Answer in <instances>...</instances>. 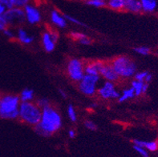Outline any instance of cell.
<instances>
[{
	"label": "cell",
	"instance_id": "obj_16",
	"mask_svg": "<svg viewBox=\"0 0 158 157\" xmlns=\"http://www.w3.org/2000/svg\"><path fill=\"white\" fill-rule=\"evenodd\" d=\"M132 142L133 145H137L144 147L145 149L148 150L150 152H155L158 150V140L146 141V140H142V139H132Z\"/></svg>",
	"mask_w": 158,
	"mask_h": 157
},
{
	"label": "cell",
	"instance_id": "obj_17",
	"mask_svg": "<svg viewBox=\"0 0 158 157\" xmlns=\"http://www.w3.org/2000/svg\"><path fill=\"white\" fill-rule=\"evenodd\" d=\"M142 12L144 14H155L158 11V0H140Z\"/></svg>",
	"mask_w": 158,
	"mask_h": 157
},
{
	"label": "cell",
	"instance_id": "obj_26",
	"mask_svg": "<svg viewBox=\"0 0 158 157\" xmlns=\"http://www.w3.org/2000/svg\"><path fill=\"white\" fill-rule=\"evenodd\" d=\"M35 103L37 104V105L41 108V109H44L45 107H48L49 106L52 105V102L51 100L46 97H42L39 98L35 100Z\"/></svg>",
	"mask_w": 158,
	"mask_h": 157
},
{
	"label": "cell",
	"instance_id": "obj_29",
	"mask_svg": "<svg viewBox=\"0 0 158 157\" xmlns=\"http://www.w3.org/2000/svg\"><path fill=\"white\" fill-rule=\"evenodd\" d=\"M86 34H84V33L80 31H72L69 33V37H70L72 40L76 41V42H79L80 40H81L83 38L86 37Z\"/></svg>",
	"mask_w": 158,
	"mask_h": 157
},
{
	"label": "cell",
	"instance_id": "obj_31",
	"mask_svg": "<svg viewBox=\"0 0 158 157\" xmlns=\"http://www.w3.org/2000/svg\"><path fill=\"white\" fill-rule=\"evenodd\" d=\"M148 73H149V72H148V71H140V72L137 71V72H136V75L134 76L133 79H135L136 80H139V81L144 82Z\"/></svg>",
	"mask_w": 158,
	"mask_h": 157
},
{
	"label": "cell",
	"instance_id": "obj_34",
	"mask_svg": "<svg viewBox=\"0 0 158 157\" xmlns=\"http://www.w3.org/2000/svg\"><path fill=\"white\" fill-rule=\"evenodd\" d=\"M6 27H8V24L6 19L4 15H0V31H2Z\"/></svg>",
	"mask_w": 158,
	"mask_h": 157
},
{
	"label": "cell",
	"instance_id": "obj_2",
	"mask_svg": "<svg viewBox=\"0 0 158 157\" xmlns=\"http://www.w3.org/2000/svg\"><path fill=\"white\" fill-rule=\"evenodd\" d=\"M111 64L120 80H130L133 79L138 71L137 64L130 56L121 55L113 58L110 61Z\"/></svg>",
	"mask_w": 158,
	"mask_h": 157
},
{
	"label": "cell",
	"instance_id": "obj_20",
	"mask_svg": "<svg viewBox=\"0 0 158 157\" xmlns=\"http://www.w3.org/2000/svg\"><path fill=\"white\" fill-rule=\"evenodd\" d=\"M127 0H108L106 2V7L114 11H124Z\"/></svg>",
	"mask_w": 158,
	"mask_h": 157
},
{
	"label": "cell",
	"instance_id": "obj_37",
	"mask_svg": "<svg viewBox=\"0 0 158 157\" xmlns=\"http://www.w3.org/2000/svg\"><path fill=\"white\" fill-rule=\"evenodd\" d=\"M58 92L60 94V96L64 99V100H66L68 99V93L65 90H64L63 88H59L58 89Z\"/></svg>",
	"mask_w": 158,
	"mask_h": 157
},
{
	"label": "cell",
	"instance_id": "obj_23",
	"mask_svg": "<svg viewBox=\"0 0 158 157\" xmlns=\"http://www.w3.org/2000/svg\"><path fill=\"white\" fill-rule=\"evenodd\" d=\"M64 16L65 17V19H66V20L68 21V23L75 24V25H76V26L82 27H88V25H87L86 23H84V22L80 21V19H76V17H74V16L70 15V14H64Z\"/></svg>",
	"mask_w": 158,
	"mask_h": 157
},
{
	"label": "cell",
	"instance_id": "obj_30",
	"mask_svg": "<svg viewBox=\"0 0 158 157\" xmlns=\"http://www.w3.org/2000/svg\"><path fill=\"white\" fill-rule=\"evenodd\" d=\"M133 149L141 157H149V151L145 149L144 147L137 145H133Z\"/></svg>",
	"mask_w": 158,
	"mask_h": 157
},
{
	"label": "cell",
	"instance_id": "obj_21",
	"mask_svg": "<svg viewBox=\"0 0 158 157\" xmlns=\"http://www.w3.org/2000/svg\"><path fill=\"white\" fill-rule=\"evenodd\" d=\"M21 102H31L35 100V91L31 88H24L19 95Z\"/></svg>",
	"mask_w": 158,
	"mask_h": 157
},
{
	"label": "cell",
	"instance_id": "obj_42",
	"mask_svg": "<svg viewBox=\"0 0 158 157\" xmlns=\"http://www.w3.org/2000/svg\"><path fill=\"white\" fill-rule=\"evenodd\" d=\"M1 99H2V96H0V106H1Z\"/></svg>",
	"mask_w": 158,
	"mask_h": 157
},
{
	"label": "cell",
	"instance_id": "obj_38",
	"mask_svg": "<svg viewBox=\"0 0 158 157\" xmlns=\"http://www.w3.org/2000/svg\"><path fill=\"white\" fill-rule=\"evenodd\" d=\"M152 79H153V76H152V74L151 72L148 74V76H147L146 79L144 80V83H147V84H150L151 82L152 81Z\"/></svg>",
	"mask_w": 158,
	"mask_h": 157
},
{
	"label": "cell",
	"instance_id": "obj_40",
	"mask_svg": "<svg viewBox=\"0 0 158 157\" xmlns=\"http://www.w3.org/2000/svg\"><path fill=\"white\" fill-rule=\"evenodd\" d=\"M91 107H92V108H96V107H97V104H96V103H92V104H91Z\"/></svg>",
	"mask_w": 158,
	"mask_h": 157
},
{
	"label": "cell",
	"instance_id": "obj_41",
	"mask_svg": "<svg viewBox=\"0 0 158 157\" xmlns=\"http://www.w3.org/2000/svg\"><path fill=\"white\" fill-rule=\"evenodd\" d=\"M74 1H77V2H86L88 0H74Z\"/></svg>",
	"mask_w": 158,
	"mask_h": 157
},
{
	"label": "cell",
	"instance_id": "obj_27",
	"mask_svg": "<svg viewBox=\"0 0 158 157\" xmlns=\"http://www.w3.org/2000/svg\"><path fill=\"white\" fill-rule=\"evenodd\" d=\"M84 126L85 128L92 131H96L98 129L97 124L94 121H92V119H85L84 121Z\"/></svg>",
	"mask_w": 158,
	"mask_h": 157
},
{
	"label": "cell",
	"instance_id": "obj_32",
	"mask_svg": "<svg viewBox=\"0 0 158 157\" xmlns=\"http://www.w3.org/2000/svg\"><path fill=\"white\" fill-rule=\"evenodd\" d=\"M2 33L6 38L9 39H16V33H15V31L12 29H10L9 27H6L3 31H2Z\"/></svg>",
	"mask_w": 158,
	"mask_h": 157
},
{
	"label": "cell",
	"instance_id": "obj_43",
	"mask_svg": "<svg viewBox=\"0 0 158 157\" xmlns=\"http://www.w3.org/2000/svg\"><path fill=\"white\" fill-rule=\"evenodd\" d=\"M102 1H104V2H107L108 0H102Z\"/></svg>",
	"mask_w": 158,
	"mask_h": 157
},
{
	"label": "cell",
	"instance_id": "obj_14",
	"mask_svg": "<svg viewBox=\"0 0 158 157\" xmlns=\"http://www.w3.org/2000/svg\"><path fill=\"white\" fill-rule=\"evenodd\" d=\"M16 39L23 45L28 46L33 43L35 39L33 36L29 35V33L23 27H19L16 32Z\"/></svg>",
	"mask_w": 158,
	"mask_h": 157
},
{
	"label": "cell",
	"instance_id": "obj_39",
	"mask_svg": "<svg viewBox=\"0 0 158 157\" xmlns=\"http://www.w3.org/2000/svg\"><path fill=\"white\" fill-rule=\"evenodd\" d=\"M6 10H7V9H6L2 4L0 3V15H3V14H5V12L6 11Z\"/></svg>",
	"mask_w": 158,
	"mask_h": 157
},
{
	"label": "cell",
	"instance_id": "obj_8",
	"mask_svg": "<svg viewBox=\"0 0 158 157\" xmlns=\"http://www.w3.org/2000/svg\"><path fill=\"white\" fill-rule=\"evenodd\" d=\"M60 39V35L53 29H47L42 33L41 43L44 50L47 53H52L56 49V43Z\"/></svg>",
	"mask_w": 158,
	"mask_h": 157
},
{
	"label": "cell",
	"instance_id": "obj_36",
	"mask_svg": "<svg viewBox=\"0 0 158 157\" xmlns=\"http://www.w3.org/2000/svg\"><path fill=\"white\" fill-rule=\"evenodd\" d=\"M68 135L70 139H75L76 136V131L74 128H70L68 131Z\"/></svg>",
	"mask_w": 158,
	"mask_h": 157
},
{
	"label": "cell",
	"instance_id": "obj_10",
	"mask_svg": "<svg viewBox=\"0 0 158 157\" xmlns=\"http://www.w3.org/2000/svg\"><path fill=\"white\" fill-rule=\"evenodd\" d=\"M26 22L30 25H38L42 22L43 16L41 11L34 4H28L23 8Z\"/></svg>",
	"mask_w": 158,
	"mask_h": 157
},
{
	"label": "cell",
	"instance_id": "obj_9",
	"mask_svg": "<svg viewBox=\"0 0 158 157\" xmlns=\"http://www.w3.org/2000/svg\"><path fill=\"white\" fill-rule=\"evenodd\" d=\"M3 15L7 22L8 27L20 26L26 22L25 13L23 8L13 6L12 8L7 9Z\"/></svg>",
	"mask_w": 158,
	"mask_h": 157
},
{
	"label": "cell",
	"instance_id": "obj_25",
	"mask_svg": "<svg viewBox=\"0 0 158 157\" xmlns=\"http://www.w3.org/2000/svg\"><path fill=\"white\" fill-rule=\"evenodd\" d=\"M85 3L88 6L95 8H104L106 7V2L102 0H88Z\"/></svg>",
	"mask_w": 158,
	"mask_h": 157
},
{
	"label": "cell",
	"instance_id": "obj_12",
	"mask_svg": "<svg viewBox=\"0 0 158 157\" xmlns=\"http://www.w3.org/2000/svg\"><path fill=\"white\" fill-rule=\"evenodd\" d=\"M50 19L53 25H55L56 27L60 28V29H64L68 26V23L64 16V14L59 11L58 10L55 9V8L51 10Z\"/></svg>",
	"mask_w": 158,
	"mask_h": 157
},
{
	"label": "cell",
	"instance_id": "obj_3",
	"mask_svg": "<svg viewBox=\"0 0 158 157\" xmlns=\"http://www.w3.org/2000/svg\"><path fill=\"white\" fill-rule=\"evenodd\" d=\"M42 109L35 101L21 102L19 109V119L25 124L34 127L40 122Z\"/></svg>",
	"mask_w": 158,
	"mask_h": 157
},
{
	"label": "cell",
	"instance_id": "obj_6",
	"mask_svg": "<svg viewBox=\"0 0 158 157\" xmlns=\"http://www.w3.org/2000/svg\"><path fill=\"white\" fill-rule=\"evenodd\" d=\"M85 63L79 58H71L66 64V73L68 78L76 84L81 80L84 76Z\"/></svg>",
	"mask_w": 158,
	"mask_h": 157
},
{
	"label": "cell",
	"instance_id": "obj_5",
	"mask_svg": "<svg viewBox=\"0 0 158 157\" xmlns=\"http://www.w3.org/2000/svg\"><path fill=\"white\" fill-rule=\"evenodd\" d=\"M100 76H92L85 74L79 83H77V88L80 92L88 97H94L97 94L99 84L100 81Z\"/></svg>",
	"mask_w": 158,
	"mask_h": 157
},
{
	"label": "cell",
	"instance_id": "obj_24",
	"mask_svg": "<svg viewBox=\"0 0 158 157\" xmlns=\"http://www.w3.org/2000/svg\"><path fill=\"white\" fill-rule=\"evenodd\" d=\"M133 52L137 54V55H139V56H147L150 55L152 50H151L150 48H148L147 46H138L135 47L133 48Z\"/></svg>",
	"mask_w": 158,
	"mask_h": 157
},
{
	"label": "cell",
	"instance_id": "obj_19",
	"mask_svg": "<svg viewBox=\"0 0 158 157\" xmlns=\"http://www.w3.org/2000/svg\"><path fill=\"white\" fill-rule=\"evenodd\" d=\"M135 97H136V95H135L134 91L132 88V87L129 85V87L124 88L121 90L117 102L120 103V104H122V103H124V102L133 100Z\"/></svg>",
	"mask_w": 158,
	"mask_h": 157
},
{
	"label": "cell",
	"instance_id": "obj_33",
	"mask_svg": "<svg viewBox=\"0 0 158 157\" xmlns=\"http://www.w3.org/2000/svg\"><path fill=\"white\" fill-rule=\"evenodd\" d=\"M79 43L81 44V45H84V46H89L92 43V39L89 37V36L87 35L86 37L83 38L82 39L79 41Z\"/></svg>",
	"mask_w": 158,
	"mask_h": 157
},
{
	"label": "cell",
	"instance_id": "obj_35",
	"mask_svg": "<svg viewBox=\"0 0 158 157\" xmlns=\"http://www.w3.org/2000/svg\"><path fill=\"white\" fill-rule=\"evenodd\" d=\"M0 3L2 4L6 9H10L13 7L12 0H0Z\"/></svg>",
	"mask_w": 158,
	"mask_h": 157
},
{
	"label": "cell",
	"instance_id": "obj_22",
	"mask_svg": "<svg viewBox=\"0 0 158 157\" xmlns=\"http://www.w3.org/2000/svg\"><path fill=\"white\" fill-rule=\"evenodd\" d=\"M67 113H68V117L71 122L76 123L78 119L77 113H76V108L72 104H69L67 107Z\"/></svg>",
	"mask_w": 158,
	"mask_h": 157
},
{
	"label": "cell",
	"instance_id": "obj_11",
	"mask_svg": "<svg viewBox=\"0 0 158 157\" xmlns=\"http://www.w3.org/2000/svg\"><path fill=\"white\" fill-rule=\"evenodd\" d=\"M99 75H100V78L104 80V81L113 82L116 84L120 80V78L119 77L115 69L112 66L110 61L103 62L100 71H99Z\"/></svg>",
	"mask_w": 158,
	"mask_h": 157
},
{
	"label": "cell",
	"instance_id": "obj_1",
	"mask_svg": "<svg viewBox=\"0 0 158 157\" xmlns=\"http://www.w3.org/2000/svg\"><path fill=\"white\" fill-rule=\"evenodd\" d=\"M62 127V115L57 108L51 105L42 109L41 119L34 127V130L37 135L42 137H50L60 131Z\"/></svg>",
	"mask_w": 158,
	"mask_h": 157
},
{
	"label": "cell",
	"instance_id": "obj_18",
	"mask_svg": "<svg viewBox=\"0 0 158 157\" xmlns=\"http://www.w3.org/2000/svg\"><path fill=\"white\" fill-rule=\"evenodd\" d=\"M124 11L135 14H142V6L140 0H127Z\"/></svg>",
	"mask_w": 158,
	"mask_h": 157
},
{
	"label": "cell",
	"instance_id": "obj_7",
	"mask_svg": "<svg viewBox=\"0 0 158 157\" xmlns=\"http://www.w3.org/2000/svg\"><path fill=\"white\" fill-rule=\"evenodd\" d=\"M120 92L116 87V83L109 81H104L97 90V96L100 99L106 101L117 100L120 96Z\"/></svg>",
	"mask_w": 158,
	"mask_h": 157
},
{
	"label": "cell",
	"instance_id": "obj_15",
	"mask_svg": "<svg viewBox=\"0 0 158 157\" xmlns=\"http://www.w3.org/2000/svg\"><path fill=\"white\" fill-rule=\"evenodd\" d=\"M103 60H94V61H88L85 63L84 65V72L87 75L92 76H98L99 71L103 64ZM100 76V75H99Z\"/></svg>",
	"mask_w": 158,
	"mask_h": 157
},
{
	"label": "cell",
	"instance_id": "obj_28",
	"mask_svg": "<svg viewBox=\"0 0 158 157\" xmlns=\"http://www.w3.org/2000/svg\"><path fill=\"white\" fill-rule=\"evenodd\" d=\"M13 6L23 9L28 4L31 3V0H12Z\"/></svg>",
	"mask_w": 158,
	"mask_h": 157
},
{
	"label": "cell",
	"instance_id": "obj_13",
	"mask_svg": "<svg viewBox=\"0 0 158 157\" xmlns=\"http://www.w3.org/2000/svg\"><path fill=\"white\" fill-rule=\"evenodd\" d=\"M130 86L134 91L136 97H140L143 95H145L148 92V88H149V84L139 81V80H136L135 79L131 80Z\"/></svg>",
	"mask_w": 158,
	"mask_h": 157
},
{
	"label": "cell",
	"instance_id": "obj_4",
	"mask_svg": "<svg viewBox=\"0 0 158 157\" xmlns=\"http://www.w3.org/2000/svg\"><path fill=\"white\" fill-rule=\"evenodd\" d=\"M21 104L19 96L5 94L2 96L0 106V118L15 120L19 119V109Z\"/></svg>",
	"mask_w": 158,
	"mask_h": 157
},
{
	"label": "cell",
	"instance_id": "obj_44",
	"mask_svg": "<svg viewBox=\"0 0 158 157\" xmlns=\"http://www.w3.org/2000/svg\"><path fill=\"white\" fill-rule=\"evenodd\" d=\"M157 14H158V11H157Z\"/></svg>",
	"mask_w": 158,
	"mask_h": 157
}]
</instances>
